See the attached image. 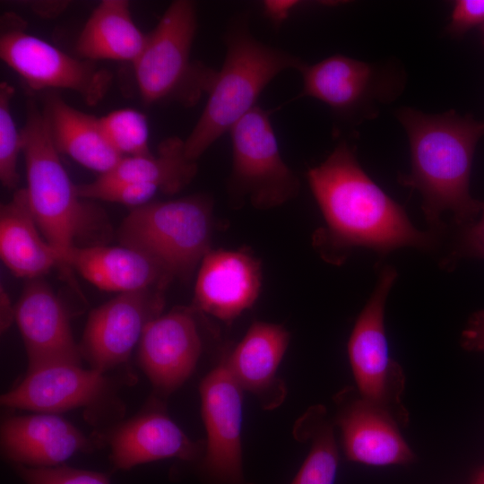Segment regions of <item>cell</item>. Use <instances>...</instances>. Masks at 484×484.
I'll return each mask as SVG.
<instances>
[{
  "mask_svg": "<svg viewBox=\"0 0 484 484\" xmlns=\"http://www.w3.org/2000/svg\"><path fill=\"white\" fill-rule=\"evenodd\" d=\"M307 177L325 222L315 243L326 261L341 263L359 247L380 255L402 247H435L436 232L414 227L402 206L364 171L346 142Z\"/></svg>",
  "mask_w": 484,
  "mask_h": 484,
  "instance_id": "6da1fadb",
  "label": "cell"
},
{
  "mask_svg": "<svg viewBox=\"0 0 484 484\" xmlns=\"http://www.w3.org/2000/svg\"><path fill=\"white\" fill-rule=\"evenodd\" d=\"M396 116L411 151V171L400 175L399 183L420 193L428 223L441 229L445 212L461 226L474 221L481 201L471 196L470 177L484 121L454 110L429 115L411 108L399 109Z\"/></svg>",
  "mask_w": 484,
  "mask_h": 484,
  "instance_id": "7a4b0ae2",
  "label": "cell"
},
{
  "mask_svg": "<svg viewBox=\"0 0 484 484\" xmlns=\"http://www.w3.org/2000/svg\"><path fill=\"white\" fill-rule=\"evenodd\" d=\"M225 58L207 93L205 107L184 140L185 151L197 159L254 108L265 87L288 69L298 71L299 57L256 39L246 14L232 19L225 32Z\"/></svg>",
  "mask_w": 484,
  "mask_h": 484,
  "instance_id": "3957f363",
  "label": "cell"
},
{
  "mask_svg": "<svg viewBox=\"0 0 484 484\" xmlns=\"http://www.w3.org/2000/svg\"><path fill=\"white\" fill-rule=\"evenodd\" d=\"M21 134L30 211L65 267L70 251L99 226L101 214L78 194L60 160L45 112L33 99L27 101Z\"/></svg>",
  "mask_w": 484,
  "mask_h": 484,
  "instance_id": "277c9868",
  "label": "cell"
},
{
  "mask_svg": "<svg viewBox=\"0 0 484 484\" xmlns=\"http://www.w3.org/2000/svg\"><path fill=\"white\" fill-rule=\"evenodd\" d=\"M197 29L195 4L173 1L133 63L143 101L146 105L177 100L194 105L207 94L217 70L192 62L191 49Z\"/></svg>",
  "mask_w": 484,
  "mask_h": 484,
  "instance_id": "5b68a950",
  "label": "cell"
},
{
  "mask_svg": "<svg viewBox=\"0 0 484 484\" xmlns=\"http://www.w3.org/2000/svg\"><path fill=\"white\" fill-rule=\"evenodd\" d=\"M212 233V199L195 194L132 209L118 238L152 258L172 278L186 279L211 250Z\"/></svg>",
  "mask_w": 484,
  "mask_h": 484,
  "instance_id": "8992f818",
  "label": "cell"
},
{
  "mask_svg": "<svg viewBox=\"0 0 484 484\" xmlns=\"http://www.w3.org/2000/svg\"><path fill=\"white\" fill-rule=\"evenodd\" d=\"M229 133L232 167L228 189L233 198L271 209L298 194L299 181L281 155L269 110L256 106Z\"/></svg>",
  "mask_w": 484,
  "mask_h": 484,
  "instance_id": "52a82bcc",
  "label": "cell"
},
{
  "mask_svg": "<svg viewBox=\"0 0 484 484\" xmlns=\"http://www.w3.org/2000/svg\"><path fill=\"white\" fill-rule=\"evenodd\" d=\"M397 276L390 265L380 272L350 333L348 355L359 396L404 424L408 417L402 403L404 376L400 365L390 356L385 330V303Z\"/></svg>",
  "mask_w": 484,
  "mask_h": 484,
  "instance_id": "ba28073f",
  "label": "cell"
},
{
  "mask_svg": "<svg viewBox=\"0 0 484 484\" xmlns=\"http://www.w3.org/2000/svg\"><path fill=\"white\" fill-rule=\"evenodd\" d=\"M0 56L31 89L70 90L88 105L102 100L112 82L108 70L28 33L24 22L11 13L2 18Z\"/></svg>",
  "mask_w": 484,
  "mask_h": 484,
  "instance_id": "9c48e42d",
  "label": "cell"
},
{
  "mask_svg": "<svg viewBox=\"0 0 484 484\" xmlns=\"http://www.w3.org/2000/svg\"><path fill=\"white\" fill-rule=\"evenodd\" d=\"M242 391L225 360L200 385L207 442L202 469L213 484H250L242 465Z\"/></svg>",
  "mask_w": 484,
  "mask_h": 484,
  "instance_id": "30bf717a",
  "label": "cell"
},
{
  "mask_svg": "<svg viewBox=\"0 0 484 484\" xmlns=\"http://www.w3.org/2000/svg\"><path fill=\"white\" fill-rule=\"evenodd\" d=\"M162 291L120 293L91 312L80 350L91 368L105 373L128 359L146 325L160 315Z\"/></svg>",
  "mask_w": 484,
  "mask_h": 484,
  "instance_id": "8fae6325",
  "label": "cell"
},
{
  "mask_svg": "<svg viewBox=\"0 0 484 484\" xmlns=\"http://www.w3.org/2000/svg\"><path fill=\"white\" fill-rule=\"evenodd\" d=\"M201 351L192 310L177 307L146 325L139 341L138 359L155 389L169 394L191 376Z\"/></svg>",
  "mask_w": 484,
  "mask_h": 484,
  "instance_id": "7c38bea8",
  "label": "cell"
},
{
  "mask_svg": "<svg viewBox=\"0 0 484 484\" xmlns=\"http://www.w3.org/2000/svg\"><path fill=\"white\" fill-rule=\"evenodd\" d=\"M298 72L303 79L298 96L318 99L343 118L366 117L386 96V79L378 68L343 55L304 63Z\"/></svg>",
  "mask_w": 484,
  "mask_h": 484,
  "instance_id": "4fadbf2b",
  "label": "cell"
},
{
  "mask_svg": "<svg viewBox=\"0 0 484 484\" xmlns=\"http://www.w3.org/2000/svg\"><path fill=\"white\" fill-rule=\"evenodd\" d=\"M15 321L29 358V369L52 363L80 364L66 310L39 278L29 280L15 305Z\"/></svg>",
  "mask_w": 484,
  "mask_h": 484,
  "instance_id": "5bb4252c",
  "label": "cell"
},
{
  "mask_svg": "<svg viewBox=\"0 0 484 484\" xmlns=\"http://www.w3.org/2000/svg\"><path fill=\"white\" fill-rule=\"evenodd\" d=\"M261 285V264L247 250L211 249L200 264L194 306L230 322L254 305Z\"/></svg>",
  "mask_w": 484,
  "mask_h": 484,
  "instance_id": "9a60e30c",
  "label": "cell"
},
{
  "mask_svg": "<svg viewBox=\"0 0 484 484\" xmlns=\"http://www.w3.org/2000/svg\"><path fill=\"white\" fill-rule=\"evenodd\" d=\"M108 389L103 372L80 364L52 363L29 369L25 378L2 394L4 407L55 413L90 405Z\"/></svg>",
  "mask_w": 484,
  "mask_h": 484,
  "instance_id": "2e32d148",
  "label": "cell"
},
{
  "mask_svg": "<svg viewBox=\"0 0 484 484\" xmlns=\"http://www.w3.org/2000/svg\"><path fill=\"white\" fill-rule=\"evenodd\" d=\"M91 446L73 424L54 413L17 416L1 427V449L14 464L56 467Z\"/></svg>",
  "mask_w": 484,
  "mask_h": 484,
  "instance_id": "e0dca14e",
  "label": "cell"
},
{
  "mask_svg": "<svg viewBox=\"0 0 484 484\" xmlns=\"http://www.w3.org/2000/svg\"><path fill=\"white\" fill-rule=\"evenodd\" d=\"M336 424L344 454L350 461L386 466L409 463L414 459L396 419L360 396L344 402Z\"/></svg>",
  "mask_w": 484,
  "mask_h": 484,
  "instance_id": "ac0fdd59",
  "label": "cell"
},
{
  "mask_svg": "<svg viewBox=\"0 0 484 484\" xmlns=\"http://www.w3.org/2000/svg\"><path fill=\"white\" fill-rule=\"evenodd\" d=\"M97 288L120 293L164 288L173 279L156 261L133 247L121 245L76 246L65 259Z\"/></svg>",
  "mask_w": 484,
  "mask_h": 484,
  "instance_id": "d6986e66",
  "label": "cell"
},
{
  "mask_svg": "<svg viewBox=\"0 0 484 484\" xmlns=\"http://www.w3.org/2000/svg\"><path fill=\"white\" fill-rule=\"evenodd\" d=\"M289 341L290 333L282 325L255 321L225 359L240 387L255 394L266 409L277 407L286 395L277 370Z\"/></svg>",
  "mask_w": 484,
  "mask_h": 484,
  "instance_id": "ffe728a7",
  "label": "cell"
},
{
  "mask_svg": "<svg viewBox=\"0 0 484 484\" xmlns=\"http://www.w3.org/2000/svg\"><path fill=\"white\" fill-rule=\"evenodd\" d=\"M109 445L113 465L122 470L169 458L191 461L202 454L201 445L161 411L146 412L120 425Z\"/></svg>",
  "mask_w": 484,
  "mask_h": 484,
  "instance_id": "44dd1931",
  "label": "cell"
},
{
  "mask_svg": "<svg viewBox=\"0 0 484 484\" xmlns=\"http://www.w3.org/2000/svg\"><path fill=\"white\" fill-rule=\"evenodd\" d=\"M43 110L59 153L99 176L113 169L124 158L109 142L99 117L73 108L53 91L46 94Z\"/></svg>",
  "mask_w": 484,
  "mask_h": 484,
  "instance_id": "7402d4cb",
  "label": "cell"
},
{
  "mask_svg": "<svg viewBox=\"0 0 484 484\" xmlns=\"http://www.w3.org/2000/svg\"><path fill=\"white\" fill-rule=\"evenodd\" d=\"M0 256L15 276L28 280L63 267L57 252L38 227L25 188L16 190L12 200L1 206Z\"/></svg>",
  "mask_w": 484,
  "mask_h": 484,
  "instance_id": "603a6c76",
  "label": "cell"
},
{
  "mask_svg": "<svg viewBox=\"0 0 484 484\" xmlns=\"http://www.w3.org/2000/svg\"><path fill=\"white\" fill-rule=\"evenodd\" d=\"M146 36L134 22L126 0H103L85 22L76 42L84 59L131 62L141 54Z\"/></svg>",
  "mask_w": 484,
  "mask_h": 484,
  "instance_id": "cb8c5ba5",
  "label": "cell"
},
{
  "mask_svg": "<svg viewBox=\"0 0 484 484\" xmlns=\"http://www.w3.org/2000/svg\"><path fill=\"white\" fill-rule=\"evenodd\" d=\"M197 172V163L187 158L184 140L169 137L158 146L157 154L124 157L110 171L99 176L102 182H131L156 186L173 194L186 187Z\"/></svg>",
  "mask_w": 484,
  "mask_h": 484,
  "instance_id": "d4e9b609",
  "label": "cell"
},
{
  "mask_svg": "<svg viewBox=\"0 0 484 484\" xmlns=\"http://www.w3.org/2000/svg\"><path fill=\"white\" fill-rule=\"evenodd\" d=\"M296 436L311 441L309 453L290 484H334L339 454L333 425L321 406L310 408L296 423Z\"/></svg>",
  "mask_w": 484,
  "mask_h": 484,
  "instance_id": "484cf974",
  "label": "cell"
},
{
  "mask_svg": "<svg viewBox=\"0 0 484 484\" xmlns=\"http://www.w3.org/2000/svg\"><path fill=\"white\" fill-rule=\"evenodd\" d=\"M107 137L123 157L152 154L146 117L134 108H122L99 117Z\"/></svg>",
  "mask_w": 484,
  "mask_h": 484,
  "instance_id": "4316f807",
  "label": "cell"
},
{
  "mask_svg": "<svg viewBox=\"0 0 484 484\" xmlns=\"http://www.w3.org/2000/svg\"><path fill=\"white\" fill-rule=\"evenodd\" d=\"M14 88L6 82L0 83V180L8 189H15L19 183L18 158L22 153L21 131L16 128L11 101Z\"/></svg>",
  "mask_w": 484,
  "mask_h": 484,
  "instance_id": "83f0119b",
  "label": "cell"
},
{
  "mask_svg": "<svg viewBox=\"0 0 484 484\" xmlns=\"http://www.w3.org/2000/svg\"><path fill=\"white\" fill-rule=\"evenodd\" d=\"M78 194L82 199H96L137 208L151 203V198L160 192L153 185L116 182L107 183L96 178L94 181L76 185Z\"/></svg>",
  "mask_w": 484,
  "mask_h": 484,
  "instance_id": "f1b7e54d",
  "label": "cell"
},
{
  "mask_svg": "<svg viewBox=\"0 0 484 484\" xmlns=\"http://www.w3.org/2000/svg\"><path fill=\"white\" fill-rule=\"evenodd\" d=\"M14 465L16 472L26 484H109L107 477L97 471L65 465L56 467Z\"/></svg>",
  "mask_w": 484,
  "mask_h": 484,
  "instance_id": "f546056e",
  "label": "cell"
},
{
  "mask_svg": "<svg viewBox=\"0 0 484 484\" xmlns=\"http://www.w3.org/2000/svg\"><path fill=\"white\" fill-rule=\"evenodd\" d=\"M462 229L454 250L445 264L451 266L462 258L484 259V202L481 201L479 220L462 226Z\"/></svg>",
  "mask_w": 484,
  "mask_h": 484,
  "instance_id": "4dcf8cb0",
  "label": "cell"
},
{
  "mask_svg": "<svg viewBox=\"0 0 484 484\" xmlns=\"http://www.w3.org/2000/svg\"><path fill=\"white\" fill-rule=\"evenodd\" d=\"M484 24V0H457L454 3L448 32L462 37L474 27Z\"/></svg>",
  "mask_w": 484,
  "mask_h": 484,
  "instance_id": "1f68e13d",
  "label": "cell"
},
{
  "mask_svg": "<svg viewBox=\"0 0 484 484\" xmlns=\"http://www.w3.org/2000/svg\"><path fill=\"white\" fill-rule=\"evenodd\" d=\"M461 344L466 350L484 351V310H479L470 317L462 333Z\"/></svg>",
  "mask_w": 484,
  "mask_h": 484,
  "instance_id": "d6a6232c",
  "label": "cell"
},
{
  "mask_svg": "<svg viewBox=\"0 0 484 484\" xmlns=\"http://www.w3.org/2000/svg\"><path fill=\"white\" fill-rule=\"evenodd\" d=\"M300 4L301 2L293 0H268L263 2V10L275 25H281Z\"/></svg>",
  "mask_w": 484,
  "mask_h": 484,
  "instance_id": "836d02e7",
  "label": "cell"
},
{
  "mask_svg": "<svg viewBox=\"0 0 484 484\" xmlns=\"http://www.w3.org/2000/svg\"><path fill=\"white\" fill-rule=\"evenodd\" d=\"M0 322L1 330L5 331L10 324L15 320V307H12L11 299L6 290L1 286L0 290Z\"/></svg>",
  "mask_w": 484,
  "mask_h": 484,
  "instance_id": "e575fe53",
  "label": "cell"
},
{
  "mask_svg": "<svg viewBox=\"0 0 484 484\" xmlns=\"http://www.w3.org/2000/svg\"><path fill=\"white\" fill-rule=\"evenodd\" d=\"M477 484H484V472L476 480Z\"/></svg>",
  "mask_w": 484,
  "mask_h": 484,
  "instance_id": "d590c367",
  "label": "cell"
},
{
  "mask_svg": "<svg viewBox=\"0 0 484 484\" xmlns=\"http://www.w3.org/2000/svg\"><path fill=\"white\" fill-rule=\"evenodd\" d=\"M480 28L482 39H483V41H484V24H483L481 27H480Z\"/></svg>",
  "mask_w": 484,
  "mask_h": 484,
  "instance_id": "8d00e7d4",
  "label": "cell"
},
{
  "mask_svg": "<svg viewBox=\"0 0 484 484\" xmlns=\"http://www.w3.org/2000/svg\"><path fill=\"white\" fill-rule=\"evenodd\" d=\"M473 484H477V482L475 481Z\"/></svg>",
  "mask_w": 484,
  "mask_h": 484,
  "instance_id": "74e56055",
  "label": "cell"
}]
</instances>
